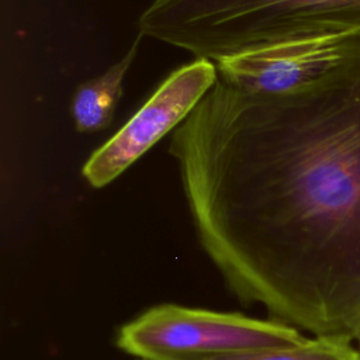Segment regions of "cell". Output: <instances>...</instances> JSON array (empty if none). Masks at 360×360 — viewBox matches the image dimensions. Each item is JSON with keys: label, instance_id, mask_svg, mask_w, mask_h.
Wrapping results in <instances>:
<instances>
[{"label": "cell", "instance_id": "obj_3", "mask_svg": "<svg viewBox=\"0 0 360 360\" xmlns=\"http://www.w3.org/2000/svg\"><path fill=\"white\" fill-rule=\"evenodd\" d=\"M305 340L300 329L271 318L173 302L146 308L115 335V346L138 360H200Z\"/></svg>", "mask_w": 360, "mask_h": 360}, {"label": "cell", "instance_id": "obj_4", "mask_svg": "<svg viewBox=\"0 0 360 360\" xmlns=\"http://www.w3.org/2000/svg\"><path fill=\"white\" fill-rule=\"evenodd\" d=\"M218 82L217 65L194 59L173 70L139 110L84 162L82 176L103 188L169 132H174Z\"/></svg>", "mask_w": 360, "mask_h": 360}, {"label": "cell", "instance_id": "obj_1", "mask_svg": "<svg viewBox=\"0 0 360 360\" xmlns=\"http://www.w3.org/2000/svg\"><path fill=\"white\" fill-rule=\"evenodd\" d=\"M200 245L229 292L314 336L360 332V35L281 94L218 77L173 132Z\"/></svg>", "mask_w": 360, "mask_h": 360}, {"label": "cell", "instance_id": "obj_7", "mask_svg": "<svg viewBox=\"0 0 360 360\" xmlns=\"http://www.w3.org/2000/svg\"><path fill=\"white\" fill-rule=\"evenodd\" d=\"M200 360H360V350L338 336H314L287 347H269Z\"/></svg>", "mask_w": 360, "mask_h": 360}, {"label": "cell", "instance_id": "obj_2", "mask_svg": "<svg viewBox=\"0 0 360 360\" xmlns=\"http://www.w3.org/2000/svg\"><path fill=\"white\" fill-rule=\"evenodd\" d=\"M193 51L218 62L322 32L360 35V0H177Z\"/></svg>", "mask_w": 360, "mask_h": 360}, {"label": "cell", "instance_id": "obj_8", "mask_svg": "<svg viewBox=\"0 0 360 360\" xmlns=\"http://www.w3.org/2000/svg\"><path fill=\"white\" fill-rule=\"evenodd\" d=\"M357 340H359V343H360V332H359V339H357ZM359 350H360V347H359Z\"/></svg>", "mask_w": 360, "mask_h": 360}, {"label": "cell", "instance_id": "obj_5", "mask_svg": "<svg viewBox=\"0 0 360 360\" xmlns=\"http://www.w3.org/2000/svg\"><path fill=\"white\" fill-rule=\"evenodd\" d=\"M354 34L322 32L264 45L217 62L219 79L240 90L281 94L298 90L332 69Z\"/></svg>", "mask_w": 360, "mask_h": 360}, {"label": "cell", "instance_id": "obj_6", "mask_svg": "<svg viewBox=\"0 0 360 360\" xmlns=\"http://www.w3.org/2000/svg\"><path fill=\"white\" fill-rule=\"evenodd\" d=\"M142 34H138L128 52L104 73L80 83L72 98V118L76 131L97 132L107 128L122 96L124 79L136 58Z\"/></svg>", "mask_w": 360, "mask_h": 360}]
</instances>
